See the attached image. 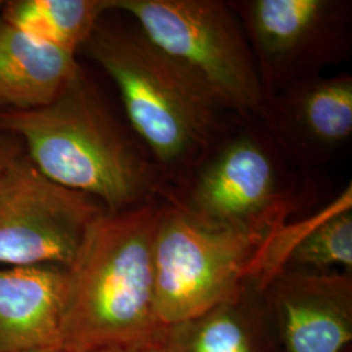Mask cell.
<instances>
[{"label":"cell","instance_id":"cell-1","mask_svg":"<svg viewBox=\"0 0 352 352\" xmlns=\"http://www.w3.org/2000/svg\"><path fill=\"white\" fill-rule=\"evenodd\" d=\"M162 204L103 212L68 270L62 352L151 342L162 329L154 308L153 243Z\"/></svg>","mask_w":352,"mask_h":352},{"label":"cell","instance_id":"cell-2","mask_svg":"<svg viewBox=\"0 0 352 352\" xmlns=\"http://www.w3.org/2000/svg\"><path fill=\"white\" fill-rule=\"evenodd\" d=\"M0 132L54 183L96 199L106 212L151 201L158 167L126 139L80 71L49 104L0 111Z\"/></svg>","mask_w":352,"mask_h":352},{"label":"cell","instance_id":"cell-3","mask_svg":"<svg viewBox=\"0 0 352 352\" xmlns=\"http://www.w3.org/2000/svg\"><path fill=\"white\" fill-rule=\"evenodd\" d=\"M111 77L128 120L157 167L180 168L212 148L225 110L213 96L138 30L97 26L88 43Z\"/></svg>","mask_w":352,"mask_h":352},{"label":"cell","instance_id":"cell-4","mask_svg":"<svg viewBox=\"0 0 352 352\" xmlns=\"http://www.w3.org/2000/svg\"><path fill=\"white\" fill-rule=\"evenodd\" d=\"M140 32L199 81L223 109L269 122L250 42L231 6L217 0H109Z\"/></svg>","mask_w":352,"mask_h":352},{"label":"cell","instance_id":"cell-5","mask_svg":"<svg viewBox=\"0 0 352 352\" xmlns=\"http://www.w3.org/2000/svg\"><path fill=\"white\" fill-rule=\"evenodd\" d=\"M276 235L208 225L168 195L153 243L154 308L161 327L201 315L248 279H260Z\"/></svg>","mask_w":352,"mask_h":352},{"label":"cell","instance_id":"cell-6","mask_svg":"<svg viewBox=\"0 0 352 352\" xmlns=\"http://www.w3.org/2000/svg\"><path fill=\"white\" fill-rule=\"evenodd\" d=\"M103 212L43 175L24 151L0 173V266H71Z\"/></svg>","mask_w":352,"mask_h":352},{"label":"cell","instance_id":"cell-7","mask_svg":"<svg viewBox=\"0 0 352 352\" xmlns=\"http://www.w3.org/2000/svg\"><path fill=\"white\" fill-rule=\"evenodd\" d=\"M175 199L208 225L265 236L286 226L289 215L274 158L251 135L230 140L213 153L200 166L188 195Z\"/></svg>","mask_w":352,"mask_h":352},{"label":"cell","instance_id":"cell-8","mask_svg":"<svg viewBox=\"0 0 352 352\" xmlns=\"http://www.w3.org/2000/svg\"><path fill=\"white\" fill-rule=\"evenodd\" d=\"M250 42L265 90L299 82L325 63L337 42L338 3L329 0H251L231 6Z\"/></svg>","mask_w":352,"mask_h":352},{"label":"cell","instance_id":"cell-9","mask_svg":"<svg viewBox=\"0 0 352 352\" xmlns=\"http://www.w3.org/2000/svg\"><path fill=\"white\" fill-rule=\"evenodd\" d=\"M280 352H343L352 340L347 272L282 269L265 285Z\"/></svg>","mask_w":352,"mask_h":352},{"label":"cell","instance_id":"cell-10","mask_svg":"<svg viewBox=\"0 0 352 352\" xmlns=\"http://www.w3.org/2000/svg\"><path fill=\"white\" fill-rule=\"evenodd\" d=\"M155 343L160 352H280L265 285L256 278L201 315L162 327Z\"/></svg>","mask_w":352,"mask_h":352},{"label":"cell","instance_id":"cell-11","mask_svg":"<svg viewBox=\"0 0 352 352\" xmlns=\"http://www.w3.org/2000/svg\"><path fill=\"white\" fill-rule=\"evenodd\" d=\"M68 270L0 266V352L59 350Z\"/></svg>","mask_w":352,"mask_h":352},{"label":"cell","instance_id":"cell-12","mask_svg":"<svg viewBox=\"0 0 352 352\" xmlns=\"http://www.w3.org/2000/svg\"><path fill=\"white\" fill-rule=\"evenodd\" d=\"M80 71L75 52L29 37L0 16V111L49 104Z\"/></svg>","mask_w":352,"mask_h":352},{"label":"cell","instance_id":"cell-13","mask_svg":"<svg viewBox=\"0 0 352 352\" xmlns=\"http://www.w3.org/2000/svg\"><path fill=\"white\" fill-rule=\"evenodd\" d=\"M269 122L308 151H336L352 135V78H308L270 102Z\"/></svg>","mask_w":352,"mask_h":352},{"label":"cell","instance_id":"cell-14","mask_svg":"<svg viewBox=\"0 0 352 352\" xmlns=\"http://www.w3.org/2000/svg\"><path fill=\"white\" fill-rule=\"evenodd\" d=\"M270 258L274 269L314 273L352 267L351 201L331 209L302 226H285L273 241Z\"/></svg>","mask_w":352,"mask_h":352},{"label":"cell","instance_id":"cell-15","mask_svg":"<svg viewBox=\"0 0 352 352\" xmlns=\"http://www.w3.org/2000/svg\"><path fill=\"white\" fill-rule=\"evenodd\" d=\"M107 11L109 0H12L4 1L0 16L29 37L76 54Z\"/></svg>","mask_w":352,"mask_h":352},{"label":"cell","instance_id":"cell-16","mask_svg":"<svg viewBox=\"0 0 352 352\" xmlns=\"http://www.w3.org/2000/svg\"><path fill=\"white\" fill-rule=\"evenodd\" d=\"M21 142L11 135L0 132V173L24 153Z\"/></svg>","mask_w":352,"mask_h":352},{"label":"cell","instance_id":"cell-17","mask_svg":"<svg viewBox=\"0 0 352 352\" xmlns=\"http://www.w3.org/2000/svg\"><path fill=\"white\" fill-rule=\"evenodd\" d=\"M91 352H160L155 338L146 342V343H141V344H133V346H115V347H104L96 351Z\"/></svg>","mask_w":352,"mask_h":352},{"label":"cell","instance_id":"cell-18","mask_svg":"<svg viewBox=\"0 0 352 352\" xmlns=\"http://www.w3.org/2000/svg\"><path fill=\"white\" fill-rule=\"evenodd\" d=\"M34 352H62L60 350H42V351H34Z\"/></svg>","mask_w":352,"mask_h":352},{"label":"cell","instance_id":"cell-19","mask_svg":"<svg viewBox=\"0 0 352 352\" xmlns=\"http://www.w3.org/2000/svg\"><path fill=\"white\" fill-rule=\"evenodd\" d=\"M3 4H4V1H0V11H1V8H3Z\"/></svg>","mask_w":352,"mask_h":352}]
</instances>
